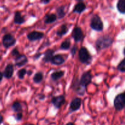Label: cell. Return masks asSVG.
Returning a JSON list of instances; mask_svg holds the SVG:
<instances>
[{
  "label": "cell",
  "mask_w": 125,
  "mask_h": 125,
  "mask_svg": "<svg viewBox=\"0 0 125 125\" xmlns=\"http://www.w3.org/2000/svg\"><path fill=\"white\" fill-rule=\"evenodd\" d=\"M114 42V39L109 35H104L99 37L95 42V46L97 51L109 48Z\"/></svg>",
  "instance_id": "obj_1"
},
{
  "label": "cell",
  "mask_w": 125,
  "mask_h": 125,
  "mask_svg": "<svg viewBox=\"0 0 125 125\" xmlns=\"http://www.w3.org/2000/svg\"><path fill=\"white\" fill-rule=\"evenodd\" d=\"M78 57L81 63L83 64L90 65L92 61V56L89 50L85 46H82L78 52Z\"/></svg>",
  "instance_id": "obj_2"
},
{
  "label": "cell",
  "mask_w": 125,
  "mask_h": 125,
  "mask_svg": "<svg viewBox=\"0 0 125 125\" xmlns=\"http://www.w3.org/2000/svg\"><path fill=\"white\" fill-rule=\"evenodd\" d=\"M90 26L92 29L95 31L101 32L103 30V22L98 15L95 14L92 16L90 20Z\"/></svg>",
  "instance_id": "obj_3"
},
{
  "label": "cell",
  "mask_w": 125,
  "mask_h": 125,
  "mask_svg": "<svg viewBox=\"0 0 125 125\" xmlns=\"http://www.w3.org/2000/svg\"><path fill=\"white\" fill-rule=\"evenodd\" d=\"M114 106L117 111H121L125 108V91L118 94L115 97Z\"/></svg>",
  "instance_id": "obj_4"
},
{
  "label": "cell",
  "mask_w": 125,
  "mask_h": 125,
  "mask_svg": "<svg viewBox=\"0 0 125 125\" xmlns=\"http://www.w3.org/2000/svg\"><path fill=\"white\" fill-rule=\"evenodd\" d=\"M92 75L91 74L90 71L85 72L82 74L80 79L79 80V83L81 86L86 90V88L90 83H92Z\"/></svg>",
  "instance_id": "obj_5"
},
{
  "label": "cell",
  "mask_w": 125,
  "mask_h": 125,
  "mask_svg": "<svg viewBox=\"0 0 125 125\" xmlns=\"http://www.w3.org/2000/svg\"><path fill=\"white\" fill-rule=\"evenodd\" d=\"M15 38L10 34H7L4 35L2 37V45L6 48H9L11 46H13L16 43Z\"/></svg>",
  "instance_id": "obj_6"
},
{
  "label": "cell",
  "mask_w": 125,
  "mask_h": 125,
  "mask_svg": "<svg viewBox=\"0 0 125 125\" xmlns=\"http://www.w3.org/2000/svg\"><path fill=\"white\" fill-rule=\"evenodd\" d=\"M72 37L76 43L79 42L83 40L84 35L81 28L79 26H75L72 32Z\"/></svg>",
  "instance_id": "obj_7"
},
{
  "label": "cell",
  "mask_w": 125,
  "mask_h": 125,
  "mask_svg": "<svg viewBox=\"0 0 125 125\" xmlns=\"http://www.w3.org/2000/svg\"><path fill=\"white\" fill-rule=\"evenodd\" d=\"M51 102L52 104L56 107V109H60L62 106H63L66 102L65 98L63 95H58L55 96L51 98Z\"/></svg>",
  "instance_id": "obj_8"
},
{
  "label": "cell",
  "mask_w": 125,
  "mask_h": 125,
  "mask_svg": "<svg viewBox=\"0 0 125 125\" xmlns=\"http://www.w3.org/2000/svg\"><path fill=\"white\" fill-rule=\"evenodd\" d=\"M27 39L31 42L37 41V40H41L44 37V34L42 32L37 31H34L29 34H27Z\"/></svg>",
  "instance_id": "obj_9"
},
{
  "label": "cell",
  "mask_w": 125,
  "mask_h": 125,
  "mask_svg": "<svg viewBox=\"0 0 125 125\" xmlns=\"http://www.w3.org/2000/svg\"><path fill=\"white\" fill-rule=\"evenodd\" d=\"M82 104V100L80 98L76 97L72 100L70 104V111L72 112L78 111Z\"/></svg>",
  "instance_id": "obj_10"
},
{
  "label": "cell",
  "mask_w": 125,
  "mask_h": 125,
  "mask_svg": "<svg viewBox=\"0 0 125 125\" xmlns=\"http://www.w3.org/2000/svg\"><path fill=\"white\" fill-rule=\"evenodd\" d=\"M15 65L18 67H21L25 65L28 62V59L24 54H20L14 58Z\"/></svg>",
  "instance_id": "obj_11"
},
{
  "label": "cell",
  "mask_w": 125,
  "mask_h": 125,
  "mask_svg": "<svg viewBox=\"0 0 125 125\" xmlns=\"http://www.w3.org/2000/svg\"><path fill=\"white\" fill-rule=\"evenodd\" d=\"M72 89L76 93L78 94V95H81V96H83L85 94V89H84L83 87H82L80 85L79 83V80L78 79H76L75 81H73V83H72Z\"/></svg>",
  "instance_id": "obj_12"
},
{
  "label": "cell",
  "mask_w": 125,
  "mask_h": 125,
  "mask_svg": "<svg viewBox=\"0 0 125 125\" xmlns=\"http://www.w3.org/2000/svg\"><path fill=\"white\" fill-rule=\"evenodd\" d=\"M65 62V59H64L63 56L61 54L54 55L50 61L52 64L55 65H61L64 63Z\"/></svg>",
  "instance_id": "obj_13"
},
{
  "label": "cell",
  "mask_w": 125,
  "mask_h": 125,
  "mask_svg": "<svg viewBox=\"0 0 125 125\" xmlns=\"http://www.w3.org/2000/svg\"><path fill=\"white\" fill-rule=\"evenodd\" d=\"M87 7L85 4L82 1V2H79L76 4L72 12H73V13H76L80 14V13H83L84 11H85Z\"/></svg>",
  "instance_id": "obj_14"
},
{
  "label": "cell",
  "mask_w": 125,
  "mask_h": 125,
  "mask_svg": "<svg viewBox=\"0 0 125 125\" xmlns=\"http://www.w3.org/2000/svg\"><path fill=\"white\" fill-rule=\"evenodd\" d=\"M26 20L24 18V17L21 15V13L20 11H16L14 13V19H13V23L15 24H23L25 23Z\"/></svg>",
  "instance_id": "obj_15"
},
{
  "label": "cell",
  "mask_w": 125,
  "mask_h": 125,
  "mask_svg": "<svg viewBox=\"0 0 125 125\" xmlns=\"http://www.w3.org/2000/svg\"><path fill=\"white\" fill-rule=\"evenodd\" d=\"M13 72H14V68H13V65L9 63V64L7 65L4 70V72L3 73V76L7 79H10L12 77L13 74Z\"/></svg>",
  "instance_id": "obj_16"
},
{
  "label": "cell",
  "mask_w": 125,
  "mask_h": 125,
  "mask_svg": "<svg viewBox=\"0 0 125 125\" xmlns=\"http://www.w3.org/2000/svg\"><path fill=\"white\" fill-rule=\"evenodd\" d=\"M54 50H52V49H48L45 51L44 52V56L43 57V62L45 63H48V62H50L51 59L53 57L54 54Z\"/></svg>",
  "instance_id": "obj_17"
},
{
  "label": "cell",
  "mask_w": 125,
  "mask_h": 125,
  "mask_svg": "<svg viewBox=\"0 0 125 125\" xmlns=\"http://www.w3.org/2000/svg\"><path fill=\"white\" fill-rule=\"evenodd\" d=\"M57 20V16L56 14H54V13H47L45 16L44 23L46 24H51V23L56 21Z\"/></svg>",
  "instance_id": "obj_18"
},
{
  "label": "cell",
  "mask_w": 125,
  "mask_h": 125,
  "mask_svg": "<svg viewBox=\"0 0 125 125\" xmlns=\"http://www.w3.org/2000/svg\"><path fill=\"white\" fill-rule=\"evenodd\" d=\"M68 26H67V24H62L61 26L59 28V29H57V31H56V35L59 37H62L63 35H65L66 34H67V32H68Z\"/></svg>",
  "instance_id": "obj_19"
},
{
  "label": "cell",
  "mask_w": 125,
  "mask_h": 125,
  "mask_svg": "<svg viewBox=\"0 0 125 125\" xmlns=\"http://www.w3.org/2000/svg\"><path fill=\"white\" fill-rule=\"evenodd\" d=\"M65 74V72L62 70H58L56 71V72H54L52 74H51V79H52L53 81L56 82L57 81H58L59 79H61V78L64 76Z\"/></svg>",
  "instance_id": "obj_20"
},
{
  "label": "cell",
  "mask_w": 125,
  "mask_h": 125,
  "mask_svg": "<svg viewBox=\"0 0 125 125\" xmlns=\"http://www.w3.org/2000/svg\"><path fill=\"white\" fill-rule=\"evenodd\" d=\"M56 16L57 19H62L66 15V12L65 10V6H61L56 9Z\"/></svg>",
  "instance_id": "obj_21"
},
{
  "label": "cell",
  "mask_w": 125,
  "mask_h": 125,
  "mask_svg": "<svg viewBox=\"0 0 125 125\" xmlns=\"http://www.w3.org/2000/svg\"><path fill=\"white\" fill-rule=\"evenodd\" d=\"M117 9L122 14H125V0H118L117 4Z\"/></svg>",
  "instance_id": "obj_22"
},
{
  "label": "cell",
  "mask_w": 125,
  "mask_h": 125,
  "mask_svg": "<svg viewBox=\"0 0 125 125\" xmlns=\"http://www.w3.org/2000/svg\"><path fill=\"white\" fill-rule=\"evenodd\" d=\"M43 79V74L42 72H39L35 74V75L33 77V81L35 84H39L42 81Z\"/></svg>",
  "instance_id": "obj_23"
},
{
  "label": "cell",
  "mask_w": 125,
  "mask_h": 125,
  "mask_svg": "<svg viewBox=\"0 0 125 125\" xmlns=\"http://www.w3.org/2000/svg\"><path fill=\"white\" fill-rule=\"evenodd\" d=\"M12 109L15 112H21L22 111V105L18 101H15L12 105Z\"/></svg>",
  "instance_id": "obj_24"
},
{
  "label": "cell",
  "mask_w": 125,
  "mask_h": 125,
  "mask_svg": "<svg viewBox=\"0 0 125 125\" xmlns=\"http://www.w3.org/2000/svg\"><path fill=\"white\" fill-rule=\"evenodd\" d=\"M71 42L69 40H66L62 42L60 46V49L62 50H68L70 48Z\"/></svg>",
  "instance_id": "obj_25"
},
{
  "label": "cell",
  "mask_w": 125,
  "mask_h": 125,
  "mask_svg": "<svg viewBox=\"0 0 125 125\" xmlns=\"http://www.w3.org/2000/svg\"><path fill=\"white\" fill-rule=\"evenodd\" d=\"M117 70L122 73H125V57L118 63Z\"/></svg>",
  "instance_id": "obj_26"
},
{
  "label": "cell",
  "mask_w": 125,
  "mask_h": 125,
  "mask_svg": "<svg viewBox=\"0 0 125 125\" xmlns=\"http://www.w3.org/2000/svg\"><path fill=\"white\" fill-rule=\"evenodd\" d=\"M27 74V70L25 68H22L20 69V70L18 71L17 72V76H18V78L20 79H24V76H25L26 74Z\"/></svg>",
  "instance_id": "obj_27"
},
{
  "label": "cell",
  "mask_w": 125,
  "mask_h": 125,
  "mask_svg": "<svg viewBox=\"0 0 125 125\" xmlns=\"http://www.w3.org/2000/svg\"><path fill=\"white\" fill-rule=\"evenodd\" d=\"M77 46L76 45H73V46H72V48H71L70 50V52H71V54H72V56H73V57H74V55L76 54V51H77Z\"/></svg>",
  "instance_id": "obj_28"
},
{
  "label": "cell",
  "mask_w": 125,
  "mask_h": 125,
  "mask_svg": "<svg viewBox=\"0 0 125 125\" xmlns=\"http://www.w3.org/2000/svg\"><path fill=\"white\" fill-rule=\"evenodd\" d=\"M11 54H12V56H13V57H17V56H18V55L20 54V53L19 51H18L17 48H14L13 50H12V51H11Z\"/></svg>",
  "instance_id": "obj_29"
},
{
  "label": "cell",
  "mask_w": 125,
  "mask_h": 125,
  "mask_svg": "<svg viewBox=\"0 0 125 125\" xmlns=\"http://www.w3.org/2000/svg\"><path fill=\"white\" fill-rule=\"evenodd\" d=\"M22 118H23V114H22V112H18L16 114L15 119L17 121L21 120Z\"/></svg>",
  "instance_id": "obj_30"
},
{
  "label": "cell",
  "mask_w": 125,
  "mask_h": 125,
  "mask_svg": "<svg viewBox=\"0 0 125 125\" xmlns=\"http://www.w3.org/2000/svg\"><path fill=\"white\" fill-rule=\"evenodd\" d=\"M50 1L51 0H40V2H41V3L43 4H47L50 2Z\"/></svg>",
  "instance_id": "obj_31"
},
{
  "label": "cell",
  "mask_w": 125,
  "mask_h": 125,
  "mask_svg": "<svg viewBox=\"0 0 125 125\" xmlns=\"http://www.w3.org/2000/svg\"><path fill=\"white\" fill-rule=\"evenodd\" d=\"M42 55V54L41 53H37L36 54H35V59H39V57H40V56H41Z\"/></svg>",
  "instance_id": "obj_32"
},
{
  "label": "cell",
  "mask_w": 125,
  "mask_h": 125,
  "mask_svg": "<svg viewBox=\"0 0 125 125\" xmlns=\"http://www.w3.org/2000/svg\"><path fill=\"white\" fill-rule=\"evenodd\" d=\"M2 78H3V73L0 72V81H2Z\"/></svg>",
  "instance_id": "obj_33"
},
{
  "label": "cell",
  "mask_w": 125,
  "mask_h": 125,
  "mask_svg": "<svg viewBox=\"0 0 125 125\" xmlns=\"http://www.w3.org/2000/svg\"><path fill=\"white\" fill-rule=\"evenodd\" d=\"M2 122H3V117L0 114V124H1L2 123Z\"/></svg>",
  "instance_id": "obj_34"
},
{
  "label": "cell",
  "mask_w": 125,
  "mask_h": 125,
  "mask_svg": "<svg viewBox=\"0 0 125 125\" xmlns=\"http://www.w3.org/2000/svg\"><path fill=\"white\" fill-rule=\"evenodd\" d=\"M65 125H74V124L73 123H72V122H69V123H67Z\"/></svg>",
  "instance_id": "obj_35"
},
{
  "label": "cell",
  "mask_w": 125,
  "mask_h": 125,
  "mask_svg": "<svg viewBox=\"0 0 125 125\" xmlns=\"http://www.w3.org/2000/svg\"><path fill=\"white\" fill-rule=\"evenodd\" d=\"M27 74H29V75H31V74H32V72L31 71H29V72H27Z\"/></svg>",
  "instance_id": "obj_36"
},
{
  "label": "cell",
  "mask_w": 125,
  "mask_h": 125,
  "mask_svg": "<svg viewBox=\"0 0 125 125\" xmlns=\"http://www.w3.org/2000/svg\"><path fill=\"white\" fill-rule=\"evenodd\" d=\"M123 54H124L125 56V47L124 50H123Z\"/></svg>",
  "instance_id": "obj_37"
},
{
  "label": "cell",
  "mask_w": 125,
  "mask_h": 125,
  "mask_svg": "<svg viewBox=\"0 0 125 125\" xmlns=\"http://www.w3.org/2000/svg\"><path fill=\"white\" fill-rule=\"evenodd\" d=\"M76 1H79V2H82V1H84V0H76Z\"/></svg>",
  "instance_id": "obj_38"
},
{
  "label": "cell",
  "mask_w": 125,
  "mask_h": 125,
  "mask_svg": "<svg viewBox=\"0 0 125 125\" xmlns=\"http://www.w3.org/2000/svg\"><path fill=\"white\" fill-rule=\"evenodd\" d=\"M26 125H34V124H31V123H29V124H26Z\"/></svg>",
  "instance_id": "obj_39"
},
{
  "label": "cell",
  "mask_w": 125,
  "mask_h": 125,
  "mask_svg": "<svg viewBox=\"0 0 125 125\" xmlns=\"http://www.w3.org/2000/svg\"><path fill=\"white\" fill-rule=\"evenodd\" d=\"M0 61H1V56H0Z\"/></svg>",
  "instance_id": "obj_40"
}]
</instances>
